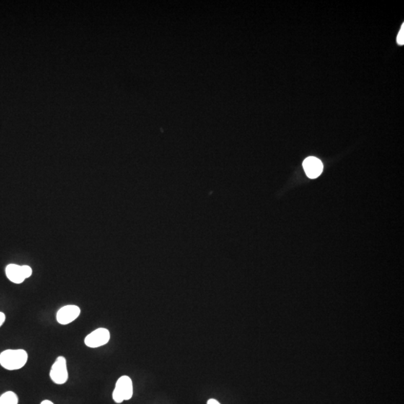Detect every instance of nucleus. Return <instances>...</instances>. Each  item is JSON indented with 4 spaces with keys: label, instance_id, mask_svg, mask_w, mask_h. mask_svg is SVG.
I'll use <instances>...</instances> for the list:
<instances>
[{
    "label": "nucleus",
    "instance_id": "9b49d317",
    "mask_svg": "<svg viewBox=\"0 0 404 404\" xmlns=\"http://www.w3.org/2000/svg\"><path fill=\"white\" fill-rule=\"evenodd\" d=\"M207 404H221L219 403L218 400H216V399H210V400H208V403Z\"/></svg>",
    "mask_w": 404,
    "mask_h": 404
},
{
    "label": "nucleus",
    "instance_id": "20e7f679",
    "mask_svg": "<svg viewBox=\"0 0 404 404\" xmlns=\"http://www.w3.org/2000/svg\"><path fill=\"white\" fill-rule=\"evenodd\" d=\"M110 339V331L105 328L97 329L85 338V345L90 348H100L107 345Z\"/></svg>",
    "mask_w": 404,
    "mask_h": 404
},
{
    "label": "nucleus",
    "instance_id": "1a4fd4ad",
    "mask_svg": "<svg viewBox=\"0 0 404 404\" xmlns=\"http://www.w3.org/2000/svg\"><path fill=\"white\" fill-rule=\"evenodd\" d=\"M397 42L398 45H403L404 44V25L402 24V27L400 28V32H399L398 35L397 37Z\"/></svg>",
    "mask_w": 404,
    "mask_h": 404
},
{
    "label": "nucleus",
    "instance_id": "f257e3e1",
    "mask_svg": "<svg viewBox=\"0 0 404 404\" xmlns=\"http://www.w3.org/2000/svg\"><path fill=\"white\" fill-rule=\"evenodd\" d=\"M27 361L28 354L24 350H7L0 354V365L9 371L21 369Z\"/></svg>",
    "mask_w": 404,
    "mask_h": 404
},
{
    "label": "nucleus",
    "instance_id": "f8f14e48",
    "mask_svg": "<svg viewBox=\"0 0 404 404\" xmlns=\"http://www.w3.org/2000/svg\"><path fill=\"white\" fill-rule=\"evenodd\" d=\"M41 404H54V403H53V402L50 401V400H43V401H42V403Z\"/></svg>",
    "mask_w": 404,
    "mask_h": 404
},
{
    "label": "nucleus",
    "instance_id": "6e6552de",
    "mask_svg": "<svg viewBox=\"0 0 404 404\" xmlns=\"http://www.w3.org/2000/svg\"><path fill=\"white\" fill-rule=\"evenodd\" d=\"M18 397L14 392H7L0 397V404H17Z\"/></svg>",
    "mask_w": 404,
    "mask_h": 404
},
{
    "label": "nucleus",
    "instance_id": "423d86ee",
    "mask_svg": "<svg viewBox=\"0 0 404 404\" xmlns=\"http://www.w3.org/2000/svg\"><path fill=\"white\" fill-rule=\"evenodd\" d=\"M303 169L309 178H317L321 175L324 165L321 161L314 156H309L303 161Z\"/></svg>",
    "mask_w": 404,
    "mask_h": 404
},
{
    "label": "nucleus",
    "instance_id": "39448f33",
    "mask_svg": "<svg viewBox=\"0 0 404 404\" xmlns=\"http://www.w3.org/2000/svg\"><path fill=\"white\" fill-rule=\"evenodd\" d=\"M81 310L78 306L74 305H68L60 309L56 314V320L62 325H68L74 321L79 314Z\"/></svg>",
    "mask_w": 404,
    "mask_h": 404
},
{
    "label": "nucleus",
    "instance_id": "f03ea898",
    "mask_svg": "<svg viewBox=\"0 0 404 404\" xmlns=\"http://www.w3.org/2000/svg\"><path fill=\"white\" fill-rule=\"evenodd\" d=\"M133 394V382L128 376H122L115 384V389L112 393V398L117 403H120L125 400L132 398Z\"/></svg>",
    "mask_w": 404,
    "mask_h": 404
},
{
    "label": "nucleus",
    "instance_id": "0eeeda50",
    "mask_svg": "<svg viewBox=\"0 0 404 404\" xmlns=\"http://www.w3.org/2000/svg\"><path fill=\"white\" fill-rule=\"evenodd\" d=\"M6 276L10 281L15 284H21L27 278L24 267L17 265H9L6 267Z\"/></svg>",
    "mask_w": 404,
    "mask_h": 404
},
{
    "label": "nucleus",
    "instance_id": "9d476101",
    "mask_svg": "<svg viewBox=\"0 0 404 404\" xmlns=\"http://www.w3.org/2000/svg\"><path fill=\"white\" fill-rule=\"evenodd\" d=\"M5 320H6V315L4 313L0 312V327L4 324Z\"/></svg>",
    "mask_w": 404,
    "mask_h": 404
},
{
    "label": "nucleus",
    "instance_id": "7ed1b4c3",
    "mask_svg": "<svg viewBox=\"0 0 404 404\" xmlns=\"http://www.w3.org/2000/svg\"><path fill=\"white\" fill-rule=\"evenodd\" d=\"M50 377L52 381L58 385H63L67 382L68 379V372L67 361L65 357L59 356L56 358L50 370Z\"/></svg>",
    "mask_w": 404,
    "mask_h": 404
}]
</instances>
